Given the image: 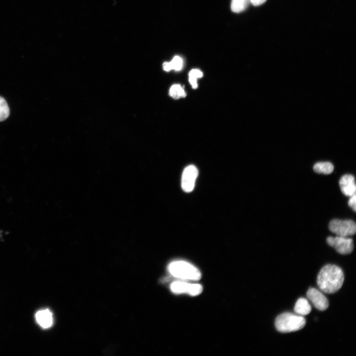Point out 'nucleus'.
I'll return each instance as SVG.
<instances>
[{
  "instance_id": "nucleus-1",
  "label": "nucleus",
  "mask_w": 356,
  "mask_h": 356,
  "mask_svg": "<svg viewBox=\"0 0 356 356\" xmlns=\"http://www.w3.org/2000/svg\"><path fill=\"white\" fill-rule=\"evenodd\" d=\"M344 275L342 269L334 265H327L319 272L317 284L323 292L332 294L337 292L342 286Z\"/></svg>"
},
{
  "instance_id": "nucleus-2",
  "label": "nucleus",
  "mask_w": 356,
  "mask_h": 356,
  "mask_svg": "<svg viewBox=\"0 0 356 356\" xmlns=\"http://www.w3.org/2000/svg\"><path fill=\"white\" fill-rule=\"evenodd\" d=\"M306 320L302 315L286 312L279 315L275 321L276 329L282 333H289L302 329Z\"/></svg>"
},
{
  "instance_id": "nucleus-3",
  "label": "nucleus",
  "mask_w": 356,
  "mask_h": 356,
  "mask_svg": "<svg viewBox=\"0 0 356 356\" xmlns=\"http://www.w3.org/2000/svg\"><path fill=\"white\" fill-rule=\"evenodd\" d=\"M168 269L173 276L182 279L198 280L201 277V272L197 267L183 261L171 262Z\"/></svg>"
},
{
  "instance_id": "nucleus-4",
  "label": "nucleus",
  "mask_w": 356,
  "mask_h": 356,
  "mask_svg": "<svg viewBox=\"0 0 356 356\" xmlns=\"http://www.w3.org/2000/svg\"><path fill=\"white\" fill-rule=\"evenodd\" d=\"M329 228L337 236L348 237L355 234L356 225L352 220L334 219L330 222Z\"/></svg>"
},
{
  "instance_id": "nucleus-5",
  "label": "nucleus",
  "mask_w": 356,
  "mask_h": 356,
  "mask_svg": "<svg viewBox=\"0 0 356 356\" xmlns=\"http://www.w3.org/2000/svg\"><path fill=\"white\" fill-rule=\"evenodd\" d=\"M326 242L329 246L333 247L337 252L342 255L349 254L354 249L353 240L348 237L329 236L326 239Z\"/></svg>"
},
{
  "instance_id": "nucleus-6",
  "label": "nucleus",
  "mask_w": 356,
  "mask_h": 356,
  "mask_svg": "<svg viewBox=\"0 0 356 356\" xmlns=\"http://www.w3.org/2000/svg\"><path fill=\"white\" fill-rule=\"evenodd\" d=\"M198 171L194 165H189L184 169L181 177V187L186 192H190L194 189Z\"/></svg>"
},
{
  "instance_id": "nucleus-7",
  "label": "nucleus",
  "mask_w": 356,
  "mask_h": 356,
  "mask_svg": "<svg viewBox=\"0 0 356 356\" xmlns=\"http://www.w3.org/2000/svg\"><path fill=\"white\" fill-rule=\"evenodd\" d=\"M307 296L318 310L323 311L328 308L329 303L327 299L316 289L310 288L307 292Z\"/></svg>"
},
{
  "instance_id": "nucleus-8",
  "label": "nucleus",
  "mask_w": 356,
  "mask_h": 356,
  "mask_svg": "<svg viewBox=\"0 0 356 356\" xmlns=\"http://www.w3.org/2000/svg\"><path fill=\"white\" fill-rule=\"evenodd\" d=\"M339 185L342 192L347 196L356 194V186L354 177L350 174L343 176L339 180Z\"/></svg>"
},
{
  "instance_id": "nucleus-9",
  "label": "nucleus",
  "mask_w": 356,
  "mask_h": 356,
  "mask_svg": "<svg viewBox=\"0 0 356 356\" xmlns=\"http://www.w3.org/2000/svg\"><path fill=\"white\" fill-rule=\"evenodd\" d=\"M37 323L43 329L50 328L53 324V316L50 311L47 309L38 311L35 314Z\"/></svg>"
},
{
  "instance_id": "nucleus-10",
  "label": "nucleus",
  "mask_w": 356,
  "mask_h": 356,
  "mask_svg": "<svg viewBox=\"0 0 356 356\" xmlns=\"http://www.w3.org/2000/svg\"><path fill=\"white\" fill-rule=\"evenodd\" d=\"M312 308L308 300L304 298L299 299L294 306V312L300 315H306L310 313Z\"/></svg>"
},
{
  "instance_id": "nucleus-11",
  "label": "nucleus",
  "mask_w": 356,
  "mask_h": 356,
  "mask_svg": "<svg viewBox=\"0 0 356 356\" xmlns=\"http://www.w3.org/2000/svg\"><path fill=\"white\" fill-rule=\"evenodd\" d=\"M313 169L316 173L328 175L333 172L334 166L330 162H321L315 163Z\"/></svg>"
},
{
  "instance_id": "nucleus-12",
  "label": "nucleus",
  "mask_w": 356,
  "mask_h": 356,
  "mask_svg": "<svg viewBox=\"0 0 356 356\" xmlns=\"http://www.w3.org/2000/svg\"><path fill=\"white\" fill-rule=\"evenodd\" d=\"M191 283L182 281H176L171 285V291L177 294L189 293Z\"/></svg>"
},
{
  "instance_id": "nucleus-13",
  "label": "nucleus",
  "mask_w": 356,
  "mask_h": 356,
  "mask_svg": "<svg viewBox=\"0 0 356 356\" xmlns=\"http://www.w3.org/2000/svg\"><path fill=\"white\" fill-rule=\"evenodd\" d=\"M249 2L250 0H232L231 9L235 13L242 12L247 7Z\"/></svg>"
},
{
  "instance_id": "nucleus-14",
  "label": "nucleus",
  "mask_w": 356,
  "mask_h": 356,
  "mask_svg": "<svg viewBox=\"0 0 356 356\" xmlns=\"http://www.w3.org/2000/svg\"><path fill=\"white\" fill-rule=\"evenodd\" d=\"M169 94L175 99L184 97L186 96V93L183 88L178 84H175L171 87Z\"/></svg>"
},
{
  "instance_id": "nucleus-15",
  "label": "nucleus",
  "mask_w": 356,
  "mask_h": 356,
  "mask_svg": "<svg viewBox=\"0 0 356 356\" xmlns=\"http://www.w3.org/2000/svg\"><path fill=\"white\" fill-rule=\"evenodd\" d=\"M10 110L6 100L0 96V122L5 120L9 115Z\"/></svg>"
},
{
  "instance_id": "nucleus-16",
  "label": "nucleus",
  "mask_w": 356,
  "mask_h": 356,
  "mask_svg": "<svg viewBox=\"0 0 356 356\" xmlns=\"http://www.w3.org/2000/svg\"><path fill=\"white\" fill-rule=\"evenodd\" d=\"M189 82L192 86V88L196 89L197 87V79L203 77V73L197 69L191 70L189 73Z\"/></svg>"
},
{
  "instance_id": "nucleus-17",
  "label": "nucleus",
  "mask_w": 356,
  "mask_h": 356,
  "mask_svg": "<svg viewBox=\"0 0 356 356\" xmlns=\"http://www.w3.org/2000/svg\"><path fill=\"white\" fill-rule=\"evenodd\" d=\"M169 63L171 70L179 71L182 67L183 60L180 56H175Z\"/></svg>"
},
{
  "instance_id": "nucleus-18",
  "label": "nucleus",
  "mask_w": 356,
  "mask_h": 356,
  "mask_svg": "<svg viewBox=\"0 0 356 356\" xmlns=\"http://www.w3.org/2000/svg\"><path fill=\"white\" fill-rule=\"evenodd\" d=\"M202 291V287L199 284L191 283L188 294L191 296H197Z\"/></svg>"
},
{
  "instance_id": "nucleus-19",
  "label": "nucleus",
  "mask_w": 356,
  "mask_h": 356,
  "mask_svg": "<svg viewBox=\"0 0 356 356\" xmlns=\"http://www.w3.org/2000/svg\"><path fill=\"white\" fill-rule=\"evenodd\" d=\"M348 201V205L355 212L356 210V194L350 196Z\"/></svg>"
},
{
  "instance_id": "nucleus-20",
  "label": "nucleus",
  "mask_w": 356,
  "mask_h": 356,
  "mask_svg": "<svg viewBox=\"0 0 356 356\" xmlns=\"http://www.w3.org/2000/svg\"><path fill=\"white\" fill-rule=\"evenodd\" d=\"M267 0H250V2L254 6H259L264 3Z\"/></svg>"
},
{
  "instance_id": "nucleus-21",
  "label": "nucleus",
  "mask_w": 356,
  "mask_h": 356,
  "mask_svg": "<svg viewBox=\"0 0 356 356\" xmlns=\"http://www.w3.org/2000/svg\"><path fill=\"white\" fill-rule=\"evenodd\" d=\"M163 67L165 71H170L171 70L169 62H165L163 64Z\"/></svg>"
}]
</instances>
